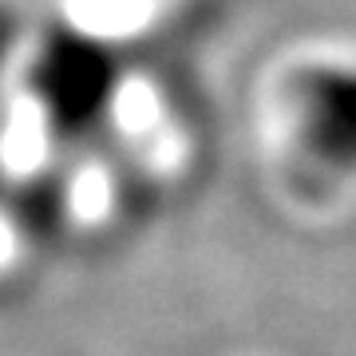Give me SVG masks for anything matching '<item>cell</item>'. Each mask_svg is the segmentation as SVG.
Returning a JSON list of instances; mask_svg holds the SVG:
<instances>
[{"label":"cell","mask_w":356,"mask_h":356,"mask_svg":"<svg viewBox=\"0 0 356 356\" xmlns=\"http://www.w3.org/2000/svg\"><path fill=\"white\" fill-rule=\"evenodd\" d=\"M297 143L329 175L356 178V60L309 64L293 83Z\"/></svg>","instance_id":"cell-2"},{"label":"cell","mask_w":356,"mask_h":356,"mask_svg":"<svg viewBox=\"0 0 356 356\" xmlns=\"http://www.w3.org/2000/svg\"><path fill=\"white\" fill-rule=\"evenodd\" d=\"M123 56L79 24H51L28 56V95L56 135L83 139L111 119L123 91Z\"/></svg>","instance_id":"cell-1"}]
</instances>
